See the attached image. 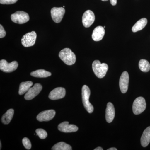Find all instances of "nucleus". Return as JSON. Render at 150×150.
Masks as SVG:
<instances>
[{
    "instance_id": "obj_1",
    "label": "nucleus",
    "mask_w": 150,
    "mask_h": 150,
    "mask_svg": "<svg viewBox=\"0 0 150 150\" xmlns=\"http://www.w3.org/2000/svg\"><path fill=\"white\" fill-rule=\"evenodd\" d=\"M59 57L65 64L69 66L72 65L76 62V56L69 48H65L59 53Z\"/></svg>"
},
{
    "instance_id": "obj_2",
    "label": "nucleus",
    "mask_w": 150,
    "mask_h": 150,
    "mask_svg": "<svg viewBox=\"0 0 150 150\" xmlns=\"http://www.w3.org/2000/svg\"><path fill=\"white\" fill-rule=\"evenodd\" d=\"M92 69L96 76L98 78L101 79L106 75L108 67L105 63L101 64L98 60H95L93 63Z\"/></svg>"
},
{
    "instance_id": "obj_3",
    "label": "nucleus",
    "mask_w": 150,
    "mask_h": 150,
    "mask_svg": "<svg viewBox=\"0 0 150 150\" xmlns=\"http://www.w3.org/2000/svg\"><path fill=\"white\" fill-rule=\"evenodd\" d=\"M90 94V90L88 87L86 85H84L82 88V98L83 103L88 112L89 113H91L93 112L94 108L89 100Z\"/></svg>"
},
{
    "instance_id": "obj_4",
    "label": "nucleus",
    "mask_w": 150,
    "mask_h": 150,
    "mask_svg": "<svg viewBox=\"0 0 150 150\" xmlns=\"http://www.w3.org/2000/svg\"><path fill=\"white\" fill-rule=\"evenodd\" d=\"M146 106V100L142 97L137 98L133 105V111L135 115H139L144 111Z\"/></svg>"
},
{
    "instance_id": "obj_5",
    "label": "nucleus",
    "mask_w": 150,
    "mask_h": 150,
    "mask_svg": "<svg viewBox=\"0 0 150 150\" xmlns=\"http://www.w3.org/2000/svg\"><path fill=\"white\" fill-rule=\"evenodd\" d=\"M28 14L23 11H18L11 15L12 21L18 24H22L29 21Z\"/></svg>"
},
{
    "instance_id": "obj_6",
    "label": "nucleus",
    "mask_w": 150,
    "mask_h": 150,
    "mask_svg": "<svg viewBox=\"0 0 150 150\" xmlns=\"http://www.w3.org/2000/svg\"><path fill=\"white\" fill-rule=\"evenodd\" d=\"M37 34L35 31L28 33L25 34L21 39V43L23 46L25 47H30L35 44Z\"/></svg>"
},
{
    "instance_id": "obj_7",
    "label": "nucleus",
    "mask_w": 150,
    "mask_h": 150,
    "mask_svg": "<svg viewBox=\"0 0 150 150\" xmlns=\"http://www.w3.org/2000/svg\"><path fill=\"white\" fill-rule=\"evenodd\" d=\"M18 66V63L16 61H13L10 63H8L4 59L0 61V70L4 72H12L17 69Z\"/></svg>"
},
{
    "instance_id": "obj_8",
    "label": "nucleus",
    "mask_w": 150,
    "mask_h": 150,
    "mask_svg": "<svg viewBox=\"0 0 150 150\" xmlns=\"http://www.w3.org/2000/svg\"><path fill=\"white\" fill-rule=\"evenodd\" d=\"M51 13L53 21L56 23H59L64 15L65 10L64 7H54L51 9Z\"/></svg>"
},
{
    "instance_id": "obj_9",
    "label": "nucleus",
    "mask_w": 150,
    "mask_h": 150,
    "mask_svg": "<svg viewBox=\"0 0 150 150\" xmlns=\"http://www.w3.org/2000/svg\"><path fill=\"white\" fill-rule=\"evenodd\" d=\"M42 90V86L40 83H35L32 88H30L26 93L24 96L26 100H30L34 98L40 93Z\"/></svg>"
},
{
    "instance_id": "obj_10",
    "label": "nucleus",
    "mask_w": 150,
    "mask_h": 150,
    "mask_svg": "<svg viewBox=\"0 0 150 150\" xmlns=\"http://www.w3.org/2000/svg\"><path fill=\"white\" fill-rule=\"evenodd\" d=\"M95 19V16L92 11L89 10L86 11L82 17V23L83 26L86 28L90 27L94 22Z\"/></svg>"
},
{
    "instance_id": "obj_11",
    "label": "nucleus",
    "mask_w": 150,
    "mask_h": 150,
    "mask_svg": "<svg viewBox=\"0 0 150 150\" xmlns=\"http://www.w3.org/2000/svg\"><path fill=\"white\" fill-rule=\"evenodd\" d=\"M129 81V74L127 71L123 72L121 74L119 80V86L122 93H126L128 91Z\"/></svg>"
},
{
    "instance_id": "obj_12",
    "label": "nucleus",
    "mask_w": 150,
    "mask_h": 150,
    "mask_svg": "<svg viewBox=\"0 0 150 150\" xmlns=\"http://www.w3.org/2000/svg\"><path fill=\"white\" fill-rule=\"evenodd\" d=\"M56 115V111L54 110H45L40 112L37 115V119L40 122L48 121L52 120Z\"/></svg>"
},
{
    "instance_id": "obj_13",
    "label": "nucleus",
    "mask_w": 150,
    "mask_h": 150,
    "mask_svg": "<svg viewBox=\"0 0 150 150\" xmlns=\"http://www.w3.org/2000/svg\"><path fill=\"white\" fill-rule=\"evenodd\" d=\"M66 95V90L64 88L58 87L54 89L49 93L48 97L52 100L62 99Z\"/></svg>"
},
{
    "instance_id": "obj_14",
    "label": "nucleus",
    "mask_w": 150,
    "mask_h": 150,
    "mask_svg": "<svg viewBox=\"0 0 150 150\" xmlns=\"http://www.w3.org/2000/svg\"><path fill=\"white\" fill-rule=\"evenodd\" d=\"M59 131L64 133H72L78 131L79 128L73 124H69L68 121H64L60 123L58 126Z\"/></svg>"
},
{
    "instance_id": "obj_15",
    "label": "nucleus",
    "mask_w": 150,
    "mask_h": 150,
    "mask_svg": "<svg viewBox=\"0 0 150 150\" xmlns=\"http://www.w3.org/2000/svg\"><path fill=\"white\" fill-rule=\"evenodd\" d=\"M115 115V110L114 106L111 103L108 102L105 110V118L108 123H110L112 122Z\"/></svg>"
},
{
    "instance_id": "obj_16",
    "label": "nucleus",
    "mask_w": 150,
    "mask_h": 150,
    "mask_svg": "<svg viewBox=\"0 0 150 150\" xmlns=\"http://www.w3.org/2000/svg\"><path fill=\"white\" fill-rule=\"evenodd\" d=\"M105 31L104 28L98 26L95 28L92 34V38L94 41H98L102 40L105 35Z\"/></svg>"
},
{
    "instance_id": "obj_17",
    "label": "nucleus",
    "mask_w": 150,
    "mask_h": 150,
    "mask_svg": "<svg viewBox=\"0 0 150 150\" xmlns=\"http://www.w3.org/2000/svg\"><path fill=\"white\" fill-rule=\"evenodd\" d=\"M142 146L146 147L150 143V126L147 127L143 132L141 139Z\"/></svg>"
},
{
    "instance_id": "obj_18",
    "label": "nucleus",
    "mask_w": 150,
    "mask_h": 150,
    "mask_svg": "<svg viewBox=\"0 0 150 150\" xmlns=\"http://www.w3.org/2000/svg\"><path fill=\"white\" fill-rule=\"evenodd\" d=\"M147 22V19L146 18L141 19L133 26L132 28V31L133 32H137V31L142 30L146 26Z\"/></svg>"
},
{
    "instance_id": "obj_19",
    "label": "nucleus",
    "mask_w": 150,
    "mask_h": 150,
    "mask_svg": "<svg viewBox=\"0 0 150 150\" xmlns=\"http://www.w3.org/2000/svg\"><path fill=\"white\" fill-rule=\"evenodd\" d=\"M33 85V83L31 81H27L22 82L20 84L19 94L22 95L26 93L28 91V90L31 88Z\"/></svg>"
},
{
    "instance_id": "obj_20",
    "label": "nucleus",
    "mask_w": 150,
    "mask_h": 150,
    "mask_svg": "<svg viewBox=\"0 0 150 150\" xmlns=\"http://www.w3.org/2000/svg\"><path fill=\"white\" fill-rule=\"evenodd\" d=\"M30 75L34 77L46 78L50 76L51 73L45 70L39 69L32 72L30 73Z\"/></svg>"
},
{
    "instance_id": "obj_21",
    "label": "nucleus",
    "mask_w": 150,
    "mask_h": 150,
    "mask_svg": "<svg viewBox=\"0 0 150 150\" xmlns=\"http://www.w3.org/2000/svg\"><path fill=\"white\" fill-rule=\"evenodd\" d=\"M13 109H10L4 114L1 118L2 122L4 124H8L11 121L14 115Z\"/></svg>"
},
{
    "instance_id": "obj_22",
    "label": "nucleus",
    "mask_w": 150,
    "mask_h": 150,
    "mask_svg": "<svg viewBox=\"0 0 150 150\" xmlns=\"http://www.w3.org/2000/svg\"><path fill=\"white\" fill-rule=\"evenodd\" d=\"M51 149L53 150H71L72 148L70 145L64 142H60L54 145Z\"/></svg>"
},
{
    "instance_id": "obj_23",
    "label": "nucleus",
    "mask_w": 150,
    "mask_h": 150,
    "mask_svg": "<svg viewBox=\"0 0 150 150\" xmlns=\"http://www.w3.org/2000/svg\"><path fill=\"white\" fill-rule=\"evenodd\" d=\"M139 68L144 72H148L150 70V64L145 59H142L139 62Z\"/></svg>"
},
{
    "instance_id": "obj_24",
    "label": "nucleus",
    "mask_w": 150,
    "mask_h": 150,
    "mask_svg": "<svg viewBox=\"0 0 150 150\" xmlns=\"http://www.w3.org/2000/svg\"><path fill=\"white\" fill-rule=\"evenodd\" d=\"M36 133V135L38 136L39 138L42 139H46L48 136L47 132L45 130L42 129H36L35 131Z\"/></svg>"
},
{
    "instance_id": "obj_25",
    "label": "nucleus",
    "mask_w": 150,
    "mask_h": 150,
    "mask_svg": "<svg viewBox=\"0 0 150 150\" xmlns=\"http://www.w3.org/2000/svg\"><path fill=\"white\" fill-rule=\"evenodd\" d=\"M22 143L24 147L27 150H30L31 148V144L29 139L27 138H23L22 140Z\"/></svg>"
},
{
    "instance_id": "obj_26",
    "label": "nucleus",
    "mask_w": 150,
    "mask_h": 150,
    "mask_svg": "<svg viewBox=\"0 0 150 150\" xmlns=\"http://www.w3.org/2000/svg\"><path fill=\"white\" fill-rule=\"evenodd\" d=\"M17 1L18 0H0V3L2 4H12Z\"/></svg>"
},
{
    "instance_id": "obj_27",
    "label": "nucleus",
    "mask_w": 150,
    "mask_h": 150,
    "mask_svg": "<svg viewBox=\"0 0 150 150\" xmlns=\"http://www.w3.org/2000/svg\"><path fill=\"white\" fill-rule=\"evenodd\" d=\"M6 35V32L2 25H0V38L4 37Z\"/></svg>"
},
{
    "instance_id": "obj_28",
    "label": "nucleus",
    "mask_w": 150,
    "mask_h": 150,
    "mask_svg": "<svg viewBox=\"0 0 150 150\" xmlns=\"http://www.w3.org/2000/svg\"><path fill=\"white\" fill-rule=\"evenodd\" d=\"M110 4L112 6L116 5L117 4V0H110Z\"/></svg>"
},
{
    "instance_id": "obj_29",
    "label": "nucleus",
    "mask_w": 150,
    "mask_h": 150,
    "mask_svg": "<svg viewBox=\"0 0 150 150\" xmlns=\"http://www.w3.org/2000/svg\"><path fill=\"white\" fill-rule=\"evenodd\" d=\"M94 150H103V149L102 148L100 147H98L96 148Z\"/></svg>"
},
{
    "instance_id": "obj_30",
    "label": "nucleus",
    "mask_w": 150,
    "mask_h": 150,
    "mask_svg": "<svg viewBox=\"0 0 150 150\" xmlns=\"http://www.w3.org/2000/svg\"><path fill=\"white\" fill-rule=\"evenodd\" d=\"M107 150H117V149L115 148L112 147L108 149Z\"/></svg>"
},
{
    "instance_id": "obj_31",
    "label": "nucleus",
    "mask_w": 150,
    "mask_h": 150,
    "mask_svg": "<svg viewBox=\"0 0 150 150\" xmlns=\"http://www.w3.org/2000/svg\"><path fill=\"white\" fill-rule=\"evenodd\" d=\"M0 146H1V147H0V149L1 150V142H0Z\"/></svg>"
},
{
    "instance_id": "obj_32",
    "label": "nucleus",
    "mask_w": 150,
    "mask_h": 150,
    "mask_svg": "<svg viewBox=\"0 0 150 150\" xmlns=\"http://www.w3.org/2000/svg\"><path fill=\"white\" fill-rule=\"evenodd\" d=\"M101 1H107L108 0H101Z\"/></svg>"
},
{
    "instance_id": "obj_33",
    "label": "nucleus",
    "mask_w": 150,
    "mask_h": 150,
    "mask_svg": "<svg viewBox=\"0 0 150 150\" xmlns=\"http://www.w3.org/2000/svg\"><path fill=\"white\" fill-rule=\"evenodd\" d=\"M105 26H104V27H103V28H105Z\"/></svg>"
}]
</instances>
